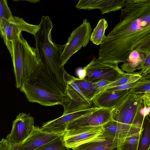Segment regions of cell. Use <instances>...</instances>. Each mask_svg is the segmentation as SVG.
<instances>
[{"instance_id":"cell-1","label":"cell","mask_w":150,"mask_h":150,"mask_svg":"<svg viewBox=\"0 0 150 150\" xmlns=\"http://www.w3.org/2000/svg\"><path fill=\"white\" fill-rule=\"evenodd\" d=\"M134 51L150 54V0H126L119 22L100 45L98 59L118 64Z\"/></svg>"},{"instance_id":"cell-2","label":"cell","mask_w":150,"mask_h":150,"mask_svg":"<svg viewBox=\"0 0 150 150\" xmlns=\"http://www.w3.org/2000/svg\"><path fill=\"white\" fill-rule=\"evenodd\" d=\"M39 25V29L34 36L36 53L40 62L41 69L62 91H65L67 84L64 80L65 70L61 59L64 45L52 42L51 31L53 25L48 16H42Z\"/></svg>"},{"instance_id":"cell-3","label":"cell","mask_w":150,"mask_h":150,"mask_svg":"<svg viewBox=\"0 0 150 150\" xmlns=\"http://www.w3.org/2000/svg\"><path fill=\"white\" fill-rule=\"evenodd\" d=\"M144 105L143 94L130 92L114 108L112 112V119L130 126L142 124V119L138 115Z\"/></svg>"},{"instance_id":"cell-4","label":"cell","mask_w":150,"mask_h":150,"mask_svg":"<svg viewBox=\"0 0 150 150\" xmlns=\"http://www.w3.org/2000/svg\"><path fill=\"white\" fill-rule=\"evenodd\" d=\"M83 69L85 72L83 79L94 83L103 80L113 82L125 73L119 68L118 64L101 63L95 57Z\"/></svg>"},{"instance_id":"cell-5","label":"cell","mask_w":150,"mask_h":150,"mask_svg":"<svg viewBox=\"0 0 150 150\" xmlns=\"http://www.w3.org/2000/svg\"><path fill=\"white\" fill-rule=\"evenodd\" d=\"M92 31L91 24L87 19H83L81 24L72 31L64 45L62 54V66L74 54L82 47L87 46L90 40Z\"/></svg>"},{"instance_id":"cell-6","label":"cell","mask_w":150,"mask_h":150,"mask_svg":"<svg viewBox=\"0 0 150 150\" xmlns=\"http://www.w3.org/2000/svg\"><path fill=\"white\" fill-rule=\"evenodd\" d=\"M39 29L38 25L28 23L22 18L13 16L0 29L1 38L3 39L10 53L12 54L11 42L18 38L22 31L29 33L34 36Z\"/></svg>"},{"instance_id":"cell-7","label":"cell","mask_w":150,"mask_h":150,"mask_svg":"<svg viewBox=\"0 0 150 150\" xmlns=\"http://www.w3.org/2000/svg\"><path fill=\"white\" fill-rule=\"evenodd\" d=\"M113 108H98L91 112L69 123L67 126L66 131L102 126L112 119V112Z\"/></svg>"},{"instance_id":"cell-8","label":"cell","mask_w":150,"mask_h":150,"mask_svg":"<svg viewBox=\"0 0 150 150\" xmlns=\"http://www.w3.org/2000/svg\"><path fill=\"white\" fill-rule=\"evenodd\" d=\"M34 126L33 117L30 114L20 113L13 121L11 131L6 139L14 144H21L29 136Z\"/></svg>"},{"instance_id":"cell-9","label":"cell","mask_w":150,"mask_h":150,"mask_svg":"<svg viewBox=\"0 0 150 150\" xmlns=\"http://www.w3.org/2000/svg\"><path fill=\"white\" fill-rule=\"evenodd\" d=\"M102 126L66 131L63 136L66 147L73 149L94 139L103 132Z\"/></svg>"},{"instance_id":"cell-10","label":"cell","mask_w":150,"mask_h":150,"mask_svg":"<svg viewBox=\"0 0 150 150\" xmlns=\"http://www.w3.org/2000/svg\"><path fill=\"white\" fill-rule=\"evenodd\" d=\"M98 108L93 107L87 109L62 115L56 119L43 124L41 128V130L49 133H65L67 126L69 123L79 117L91 112Z\"/></svg>"},{"instance_id":"cell-11","label":"cell","mask_w":150,"mask_h":150,"mask_svg":"<svg viewBox=\"0 0 150 150\" xmlns=\"http://www.w3.org/2000/svg\"><path fill=\"white\" fill-rule=\"evenodd\" d=\"M142 124L132 126L124 124L112 119L102 125L103 132L119 140V143L127 137L140 133Z\"/></svg>"},{"instance_id":"cell-12","label":"cell","mask_w":150,"mask_h":150,"mask_svg":"<svg viewBox=\"0 0 150 150\" xmlns=\"http://www.w3.org/2000/svg\"><path fill=\"white\" fill-rule=\"evenodd\" d=\"M65 133H54L43 131L41 128L35 126L31 133L21 144L24 150H35Z\"/></svg>"},{"instance_id":"cell-13","label":"cell","mask_w":150,"mask_h":150,"mask_svg":"<svg viewBox=\"0 0 150 150\" xmlns=\"http://www.w3.org/2000/svg\"><path fill=\"white\" fill-rule=\"evenodd\" d=\"M67 93L70 101L64 106L62 115L87 109L93 107V102L86 98L69 84H67Z\"/></svg>"},{"instance_id":"cell-14","label":"cell","mask_w":150,"mask_h":150,"mask_svg":"<svg viewBox=\"0 0 150 150\" xmlns=\"http://www.w3.org/2000/svg\"><path fill=\"white\" fill-rule=\"evenodd\" d=\"M120 141L103 132L91 140L76 147L73 150H112L117 148Z\"/></svg>"},{"instance_id":"cell-15","label":"cell","mask_w":150,"mask_h":150,"mask_svg":"<svg viewBox=\"0 0 150 150\" xmlns=\"http://www.w3.org/2000/svg\"><path fill=\"white\" fill-rule=\"evenodd\" d=\"M130 89L112 91H103L95 96L93 99L95 107L100 108H114L127 94Z\"/></svg>"},{"instance_id":"cell-16","label":"cell","mask_w":150,"mask_h":150,"mask_svg":"<svg viewBox=\"0 0 150 150\" xmlns=\"http://www.w3.org/2000/svg\"><path fill=\"white\" fill-rule=\"evenodd\" d=\"M72 79L85 97L93 102V98L98 94L100 90L96 86L95 83L84 79L78 78L72 76Z\"/></svg>"},{"instance_id":"cell-17","label":"cell","mask_w":150,"mask_h":150,"mask_svg":"<svg viewBox=\"0 0 150 150\" xmlns=\"http://www.w3.org/2000/svg\"><path fill=\"white\" fill-rule=\"evenodd\" d=\"M144 55L137 51H134L130 53L126 62L120 66L121 69L127 73H133L142 63Z\"/></svg>"},{"instance_id":"cell-18","label":"cell","mask_w":150,"mask_h":150,"mask_svg":"<svg viewBox=\"0 0 150 150\" xmlns=\"http://www.w3.org/2000/svg\"><path fill=\"white\" fill-rule=\"evenodd\" d=\"M140 133L137 150L150 149V119L149 115L144 117Z\"/></svg>"},{"instance_id":"cell-19","label":"cell","mask_w":150,"mask_h":150,"mask_svg":"<svg viewBox=\"0 0 150 150\" xmlns=\"http://www.w3.org/2000/svg\"><path fill=\"white\" fill-rule=\"evenodd\" d=\"M108 26V22L105 18L100 20L91 33L90 40L96 45H100L105 38V32Z\"/></svg>"},{"instance_id":"cell-20","label":"cell","mask_w":150,"mask_h":150,"mask_svg":"<svg viewBox=\"0 0 150 150\" xmlns=\"http://www.w3.org/2000/svg\"><path fill=\"white\" fill-rule=\"evenodd\" d=\"M142 77V75L139 72L131 73H125L122 76L118 79L101 88L98 94L109 88L126 83L134 82L139 80Z\"/></svg>"},{"instance_id":"cell-21","label":"cell","mask_w":150,"mask_h":150,"mask_svg":"<svg viewBox=\"0 0 150 150\" xmlns=\"http://www.w3.org/2000/svg\"><path fill=\"white\" fill-rule=\"evenodd\" d=\"M126 0H102L99 4L98 9L103 15L111 12L121 10L124 6Z\"/></svg>"},{"instance_id":"cell-22","label":"cell","mask_w":150,"mask_h":150,"mask_svg":"<svg viewBox=\"0 0 150 150\" xmlns=\"http://www.w3.org/2000/svg\"><path fill=\"white\" fill-rule=\"evenodd\" d=\"M140 133L127 137L121 141L117 150H137Z\"/></svg>"},{"instance_id":"cell-23","label":"cell","mask_w":150,"mask_h":150,"mask_svg":"<svg viewBox=\"0 0 150 150\" xmlns=\"http://www.w3.org/2000/svg\"><path fill=\"white\" fill-rule=\"evenodd\" d=\"M63 135L43 145L35 150H65Z\"/></svg>"},{"instance_id":"cell-24","label":"cell","mask_w":150,"mask_h":150,"mask_svg":"<svg viewBox=\"0 0 150 150\" xmlns=\"http://www.w3.org/2000/svg\"><path fill=\"white\" fill-rule=\"evenodd\" d=\"M149 92H150V79L142 76L137 84L130 89V92L135 94H143Z\"/></svg>"},{"instance_id":"cell-25","label":"cell","mask_w":150,"mask_h":150,"mask_svg":"<svg viewBox=\"0 0 150 150\" xmlns=\"http://www.w3.org/2000/svg\"><path fill=\"white\" fill-rule=\"evenodd\" d=\"M8 6L7 1H0V29L2 28L5 23L13 16Z\"/></svg>"},{"instance_id":"cell-26","label":"cell","mask_w":150,"mask_h":150,"mask_svg":"<svg viewBox=\"0 0 150 150\" xmlns=\"http://www.w3.org/2000/svg\"><path fill=\"white\" fill-rule=\"evenodd\" d=\"M102 0H80L75 6L79 10H91L97 9Z\"/></svg>"},{"instance_id":"cell-27","label":"cell","mask_w":150,"mask_h":150,"mask_svg":"<svg viewBox=\"0 0 150 150\" xmlns=\"http://www.w3.org/2000/svg\"><path fill=\"white\" fill-rule=\"evenodd\" d=\"M0 150H24L21 144H14L7 139H2L0 142Z\"/></svg>"},{"instance_id":"cell-28","label":"cell","mask_w":150,"mask_h":150,"mask_svg":"<svg viewBox=\"0 0 150 150\" xmlns=\"http://www.w3.org/2000/svg\"><path fill=\"white\" fill-rule=\"evenodd\" d=\"M139 80L132 83H126L118 86L109 88L104 90L103 91H112L129 89L132 88L133 87L136 85L137 83Z\"/></svg>"},{"instance_id":"cell-29","label":"cell","mask_w":150,"mask_h":150,"mask_svg":"<svg viewBox=\"0 0 150 150\" xmlns=\"http://www.w3.org/2000/svg\"><path fill=\"white\" fill-rule=\"evenodd\" d=\"M144 102L147 107H150V92L143 93Z\"/></svg>"},{"instance_id":"cell-30","label":"cell","mask_w":150,"mask_h":150,"mask_svg":"<svg viewBox=\"0 0 150 150\" xmlns=\"http://www.w3.org/2000/svg\"><path fill=\"white\" fill-rule=\"evenodd\" d=\"M112 82L106 80H103L95 83L97 87L99 88L100 90V89L102 88L109 84Z\"/></svg>"},{"instance_id":"cell-31","label":"cell","mask_w":150,"mask_h":150,"mask_svg":"<svg viewBox=\"0 0 150 150\" xmlns=\"http://www.w3.org/2000/svg\"><path fill=\"white\" fill-rule=\"evenodd\" d=\"M150 74V68L149 69L146 71V72L145 74Z\"/></svg>"},{"instance_id":"cell-32","label":"cell","mask_w":150,"mask_h":150,"mask_svg":"<svg viewBox=\"0 0 150 150\" xmlns=\"http://www.w3.org/2000/svg\"><path fill=\"white\" fill-rule=\"evenodd\" d=\"M149 119H150V113H149Z\"/></svg>"},{"instance_id":"cell-33","label":"cell","mask_w":150,"mask_h":150,"mask_svg":"<svg viewBox=\"0 0 150 150\" xmlns=\"http://www.w3.org/2000/svg\"></svg>"}]
</instances>
